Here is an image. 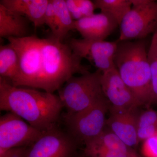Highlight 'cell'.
Segmentation results:
<instances>
[{
  "label": "cell",
  "mask_w": 157,
  "mask_h": 157,
  "mask_svg": "<svg viewBox=\"0 0 157 157\" xmlns=\"http://www.w3.org/2000/svg\"><path fill=\"white\" fill-rule=\"evenodd\" d=\"M63 108L58 95L16 86L0 78V109L11 112L42 132L57 126Z\"/></svg>",
  "instance_id": "1"
},
{
  "label": "cell",
  "mask_w": 157,
  "mask_h": 157,
  "mask_svg": "<svg viewBox=\"0 0 157 157\" xmlns=\"http://www.w3.org/2000/svg\"><path fill=\"white\" fill-rule=\"evenodd\" d=\"M114 63L141 106L150 107L153 104L151 76L145 42H118Z\"/></svg>",
  "instance_id": "2"
},
{
  "label": "cell",
  "mask_w": 157,
  "mask_h": 157,
  "mask_svg": "<svg viewBox=\"0 0 157 157\" xmlns=\"http://www.w3.org/2000/svg\"><path fill=\"white\" fill-rule=\"evenodd\" d=\"M42 71L39 89L54 93L75 74L90 72L89 66L82 63V59L68 44L53 36L40 39Z\"/></svg>",
  "instance_id": "3"
},
{
  "label": "cell",
  "mask_w": 157,
  "mask_h": 157,
  "mask_svg": "<svg viewBox=\"0 0 157 157\" xmlns=\"http://www.w3.org/2000/svg\"><path fill=\"white\" fill-rule=\"evenodd\" d=\"M102 72L97 70L73 76L58 90V96L67 113L82 111L105 96L101 83Z\"/></svg>",
  "instance_id": "4"
},
{
  "label": "cell",
  "mask_w": 157,
  "mask_h": 157,
  "mask_svg": "<svg viewBox=\"0 0 157 157\" xmlns=\"http://www.w3.org/2000/svg\"><path fill=\"white\" fill-rule=\"evenodd\" d=\"M111 104L105 96L86 109L63 116L67 133L78 145H85L99 136L106 127V114Z\"/></svg>",
  "instance_id": "5"
},
{
  "label": "cell",
  "mask_w": 157,
  "mask_h": 157,
  "mask_svg": "<svg viewBox=\"0 0 157 157\" xmlns=\"http://www.w3.org/2000/svg\"><path fill=\"white\" fill-rule=\"evenodd\" d=\"M7 39L17 52L19 61V73L13 85L38 89L42 71L40 38L29 36Z\"/></svg>",
  "instance_id": "6"
},
{
  "label": "cell",
  "mask_w": 157,
  "mask_h": 157,
  "mask_svg": "<svg viewBox=\"0 0 157 157\" xmlns=\"http://www.w3.org/2000/svg\"><path fill=\"white\" fill-rule=\"evenodd\" d=\"M132 7L122 21L118 42L143 39L157 28V2L131 0Z\"/></svg>",
  "instance_id": "7"
},
{
  "label": "cell",
  "mask_w": 157,
  "mask_h": 157,
  "mask_svg": "<svg viewBox=\"0 0 157 157\" xmlns=\"http://www.w3.org/2000/svg\"><path fill=\"white\" fill-rule=\"evenodd\" d=\"M78 144L58 126L43 132L29 147L26 157H76Z\"/></svg>",
  "instance_id": "8"
},
{
  "label": "cell",
  "mask_w": 157,
  "mask_h": 157,
  "mask_svg": "<svg viewBox=\"0 0 157 157\" xmlns=\"http://www.w3.org/2000/svg\"><path fill=\"white\" fill-rule=\"evenodd\" d=\"M42 133L18 116L8 112L0 118V149L29 147Z\"/></svg>",
  "instance_id": "9"
},
{
  "label": "cell",
  "mask_w": 157,
  "mask_h": 157,
  "mask_svg": "<svg viewBox=\"0 0 157 157\" xmlns=\"http://www.w3.org/2000/svg\"><path fill=\"white\" fill-rule=\"evenodd\" d=\"M117 44V41L72 39L68 45L75 54L87 60L103 73L115 67L114 57Z\"/></svg>",
  "instance_id": "10"
},
{
  "label": "cell",
  "mask_w": 157,
  "mask_h": 157,
  "mask_svg": "<svg viewBox=\"0 0 157 157\" xmlns=\"http://www.w3.org/2000/svg\"><path fill=\"white\" fill-rule=\"evenodd\" d=\"M102 90L111 107L118 109L138 108L141 105L121 78L115 67L102 73Z\"/></svg>",
  "instance_id": "11"
},
{
  "label": "cell",
  "mask_w": 157,
  "mask_h": 157,
  "mask_svg": "<svg viewBox=\"0 0 157 157\" xmlns=\"http://www.w3.org/2000/svg\"><path fill=\"white\" fill-rule=\"evenodd\" d=\"M138 108L118 109L110 106L106 127L126 144L134 149L139 143L137 137Z\"/></svg>",
  "instance_id": "12"
},
{
  "label": "cell",
  "mask_w": 157,
  "mask_h": 157,
  "mask_svg": "<svg viewBox=\"0 0 157 157\" xmlns=\"http://www.w3.org/2000/svg\"><path fill=\"white\" fill-rule=\"evenodd\" d=\"M119 25L109 15L101 12L75 21L74 28L82 39L104 40Z\"/></svg>",
  "instance_id": "13"
},
{
  "label": "cell",
  "mask_w": 157,
  "mask_h": 157,
  "mask_svg": "<svg viewBox=\"0 0 157 157\" xmlns=\"http://www.w3.org/2000/svg\"><path fill=\"white\" fill-rule=\"evenodd\" d=\"M49 0H1L0 4L22 16L35 27L44 24V15Z\"/></svg>",
  "instance_id": "14"
},
{
  "label": "cell",
  "mask_w": 157,
  "mask_h": 157,
  "mask_svg": "<svg viewBox=\"0 0 157 157\" xmlns=\"http://www.w3.org/2000/svg\"><path fill=\"white\" fill-rule=\"evenodd\" d=\"M26 17L0 4V37L23 38L29 36V26Z\"/></svg>",
  "instance_id": "15"
},
{
  "label": "cell",
  "mask_w": 157,
  "mask_h": 157,
  "mask_svg": "<svg viewBox=\"0 0 157 157\" xmlns=\"http://www.w3.org/2000/svg\"><path fill=\"white\" fill-rule=\"evenodd\" d=\"M19 73V61L16 51L10 44L0 46V78L14 84Z\"/></svg>",
  "instance_id": "16"
},
{
  "label": "cell",
  "mask_w": 157,
  "mask_h": 157,
  "mask_svg": "<svg viewBox=\"0 0 157 157\" xmlns=\"http://www.w3.org/2000/svg\"><path fill=\"white\" fill-rule=\"evenodd\" d=\"M85 146L102 147L128 154L139 155L135 149L127 146L114 133L109 129H107L106 127L99 136L86 144Z\"/></svg>",
  "instance_id": "17"
},
{
  "label": "cell",
  "mask_w": 157,
  "mask_h": 157,
  "mask_svg": "<svg viewBox=\"0 0 157 157\" xmlns=\"http://www.w3.org/2000/svg\"><path fill=\"white\" fill-rule=\"evenodd\" d=\"M56 16V32L54 37L62 41L70 31L75 30V21L65 0H52Z\"/></svg>",
  "instance_id": "18"
},
{
  "label": "cell",
  "mask_w": 157,
  "mask_h": 157,
  "mask_svg": "<svg viewBox=\"0 0 157 157\" xmlns=\"http://www.w3.org/2000/svg\"><path fill=\"white\" fill-rule=\"evenodd\" d=\"M93 2L96 9L112 17L119 25L132 7L131 0H95Z\"/></svg>",
  "instance_id": "19"
},
{
  "label": "cell",
  "mask_w": 157,
  "mask_h": 157,
  "mask_svg": "<svg viewBox=\"0 0 157 157\" xmlns=\"http://www.w3.org/2000/svg\"><path fill=\"white\" fill-rule=\"evenodd\" d=\"M157 134V111L148 109L138 115L137 137L139 142Z\"/></svg>",
  "instance_id": "20"
},
{
  "label": "cell",
  "mask_w": 157,
  "mask_h": 157,
  "mask_svg": "<svg viewBox=\"0 0 157 157\" xmlns=\"http://www.w3.org/2000/svg\"><path fill=\"white\" fill-rule=\"evenodd\" d=\"M68 10L75 21L94 14L95 6L90 0H65Z\"/></svg>",
  "instance_id": "21"
},
{
  "label": "cell",
  "mask_w": 157,
  "mask_h": 157,
  "mask_svg": "<svg viewBox=\"0 0 157 157\" xmlns=\"http://www.w3.org/2000/svg\"><path fill=\"white\" fill-rule=\"evenodd\" d=\"M147 57L151 72L153 104H157V28L152 38Z\"/></svg>",
  "instance_id": "22"
},
{
  "label": "cell",
  "mask_w": 157,
  "mask_h": 157,
  "mask_svg": "<svg viewBox=\"0 0 157 157\" xmlns=\"http://www.w3.org/2000/svg\"><path fill=\"white\" fill-rule=\"evenodd\" d=\"M82 156L84 157H140L102 147L85 146Z\"/></svg>",
  "instance_id": "23"
},
{
  "label": "cell",
  "mask_w": 157,
  "mask_h": 157,
  "mask_svg": "<svg viewBox=\"0 0 157 157\" xmlns=\"http://www.w3.org/2000/svg\"><path fill=\"white\" fill-rule=\"evenodd\" d=\"M140 153L141 157H157V134L143 141Z\"/></svg>",
  "instance_id": "24"
},
{
  "label": "cell",
  "mask_w": 157,
  "mask_h": 157,
  "mask_svg": "<svg viewBox=\"0 0 157 157\" xmlns=\"http://www.w3.org/2000/svg\"><path fill=\"white\" fill-rule=\"evenodd\" d=\"M44 24L48 26L53 36L56 32V16L52 0H49L44 15Z\"/></svg>",
  "instance_id": "25"
},
{
  "label": "cell",
  "mask_w": 157,
  "mask_h": 157,
  "mask_svg": "<svg viewBox=\"0 0 157 157\" xmlns=\"http://www.w3.org/2000/svg\"><path fill=\"white\" fill-rule=\"evenodd\" d=\"M29 147L0 149V157H26Z\"/></svg>",
  "instance_id": "26"
},
{
  "label": "cell",
  "mask_w": 157,
  "mask_h": 157,
  "mask_svg": "<svg viewBox=\"0 0 157 157\" xmlns=\"http://www.w3.org/2000/svg\"><path fill=\"white\" fill-rule=\"evenodd\" d=\"M84 157L83 156H79V157Z\"/></svg>",
  "instance_id": "27"
}]
</instances>
